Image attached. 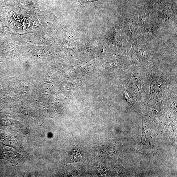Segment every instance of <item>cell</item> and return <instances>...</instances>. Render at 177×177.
<instances>
[{"label": "cell", "mask_w": 177, "mask_h": 177, "mask_svg": "<svg viewBox=\"0 0 177 177\" xmlns=\"http://www.w3.org/2000/svg\"><path fill=\"white\" fill-rule=\"evenodd\" d=\"M80 151L77 147H74L68 159V162H76L80 160L82 158Z\"/></svg>", "instance_id": "obj_1"}]
</instances>
